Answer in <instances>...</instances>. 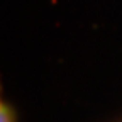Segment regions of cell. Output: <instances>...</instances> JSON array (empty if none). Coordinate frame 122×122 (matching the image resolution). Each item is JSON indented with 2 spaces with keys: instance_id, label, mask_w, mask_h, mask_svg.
Returning a JSON list of instances; mask_svg holds the SVG:
<instances>
[{
  "instance_id": "obj_1",
  "label": "cell",
  "mask_w": 122,
  "mask_h": 122,
  "mask_svg": "<svg viewBox=\"0 0 122 122\" xmlns=\"http://www.w3.org/2000/svg\"><path fill=\"white\" fill-rule=\"evenodd\" d=\"M0 122H17V115H15L12 105L2 102V109H0Z\"/></svg>"
}]
</instances>
